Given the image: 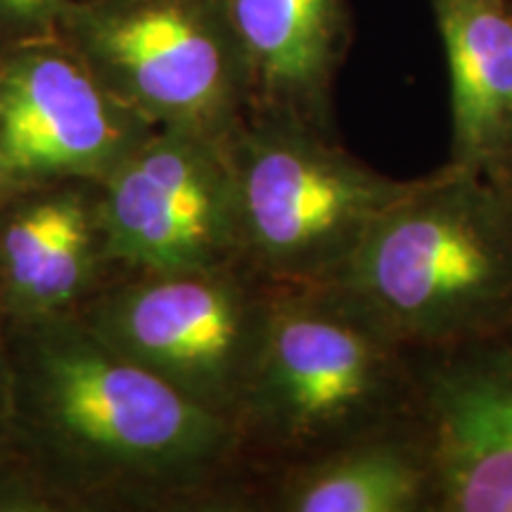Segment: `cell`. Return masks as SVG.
<instances>
[{
  "label": "cell",
  "mask_w": 512,
  "mask_h": 512,
  "mask_svg": "<svg viewBox=\"0 0 512 512\" xmlns=\"http://www.w3.org/2000/svg\"><path fill=\"white\" fill-rule=\"evenodd\" d=\"M15 427L88 484H181L219 463L233 422L107 347L83 320L22 323Z\"/></svg>",
  "instance_id": "obj_1"
},
{
  "label": "cell",
  "mask_w": 512,
  "mask_h": 512,
  "mask_svg": "<svg viewBox=\"0 0 512 512\" xmlns=\"http://www.w3.org/2000/svg\"><path fill=\"white\" fill-rule=\"evenodd\" d=\"M332 290L389 339L458 342L512 318V195L446 166L384 211Z\"/></svg>",
  "instance_id": "obj_2"
},
{
  "label": "cell",
  "mask_w": 512,
  "mask_h": 512,
  "mask_svg": "<svg viewBox=\"0 0 512 512\" xmlns=\"http://www.w3.org/2000/svg\"><path fill=\"white\" fill-rule=\"evenodd\" d=\"M55 36L145 124L230 140L247 79L223 0H69Z\"/></svg>",
  "instance_id": "obj_3"
},
{
  "label": "cell",
  "mask_w": 512,
  "mask_h": 512,
  "mask_svg": "<svg viewBox=\"0 0 512 512\" xmlns=\"http://www.w3.org/2000/svg\"><path fill=\"white\" fill-rule=\"evenodd\" d=\"M242 254L287 283H335L370 228L418 181L375 174L320 128L254 119L228 140Z\"/></svg>",
  "instance_id": "obj_4"
},
{
  "label": "cell",
  "mask_w": 512,
  "mask_h": 512,
  "mask_svg": "<svg viewBox=\"0 0 512 512\" xmlns=\"http://www.w3.org/2000/svg\"><path fill=\"white\" fill-rule=\"evenodd\" d=\"M102 181V256L147 273L223 268L242 254L228 140L155 126Z\"/></svg>",
  "instance_id": "obj_5"
},
{
  "label": "cell",
  "mask_w": 512,
  "mask_h": 512,
  "mask_svg": "<svg viewBox=\"0 0 512 512\" xmlns=\"http://www.w3.org/2000/svg\"><path fill=\"white\" fill-rule=\"evenodd\" d=\"M268 313L223 266L150 273L81 320L117 354L230 418L245 408Z\"/></svg>",
  "instance_id": "obj_6"
},
{
  "label": "cell",
  "mask_w": 512,
  "mask_h": 512,
  "mask_svg": "<svg viewBox=\"0 0 512 512\" xmlns=\"http://www.w3.org/2000/svg\"><path fill=\"white\" fill-rule=\"evenodd\" d=\"M389 342L394 339L344 294L337 304L297 302L273 309L245 408L287 441L325 437L380 399Z\"/></svg>",
  "instance_id": "obj_7"
},
{
  "label": "cell",
  "mask_w": 512,
  "mask_h": 512,
  "mask_svg": "<svg viewBox=\"0 0 512 512\" xmlns=\"http://www.w3.org/2000/svg\"><path fill=\"white\" fill-rule=\"evenodd\" d=\"M102 88L60 38L0 55V171L5 181L105 178L150 131Z\"/></svg>",
  "instance_id": "obj_8"
},
{
  "label": "cell",
  "mask_w": 512,
  "mask_h": 512,
  "mask_svg": "<svg viewBox=\"0 0 512 512\" xmlns=\"http://www.w3.org/2000/svg\"><path fill=\"white\" fill-rule=\"evenodd\" d=\"M254 119L320 128L347 46L344 0H223Z\"/></svg>",
  "instance_id": "obj_9"
},
{
  "label": "cell",
  "mask_w": 512,
  "mask_h": 512,
  "mask_svg": "<svg viewBox=\"0 0 512 512\" xmlns=\"http://www.w3.org/2000/svg\"><path fill=\"white\" fill-rule=\"evenodd\" d=\"M430 413L441 508L512 512V363H460L439 373Z\"/></svg>",
  "instance_id": "obj_10"
},
{
  "label": "cell",
  "mask_w": 512,
  "mask_h": 512,
  "mask_svg": "<svg viewBox=\"0 0 512 512\" xmlns=\"http://www.w3.org/2000/svg\"><path fill=\"white\" fill-rule=\"evenodd\" d=\"M451 81V166L498 178L512 136V0H430Z\"/></svg>",
  "instance_id": "obj_11"
},
{
  "label": "cell",
  "mask_w": 512,
  "mask_h": 512,
  "mask_svg": "<svg viewBox=\"0 0 512 512\" xmlns=\"http://www.w3.org/2000/svg\"><path fill=\"white\" fill-rule=\"evenodd\" d=\"M102 256L98 204L79 190L22 202L0 228V299L17 323L64 316Z\"/></svg>",
  "instance_id": "obj_12"
},
{
  "label": "cell",
  "mask_w": 512,
  "mask_h": 512,
  "mask_svg": "<svg viewBox=\"0 0 512 512\" xmlns=\"http://www.w3.org/2000/svg\"><path fill=\"white\" fill-rule=\"evenodd\" d=\"M432 472L411 453L373 444L337 453L292 486L297 512H408L425 503Z\"/></svg>",
  "instance_id": "obj_13"
},
{
  "label": "cell",
  "mask_w": 512,
  "mask_h": 512,
  "mask_svg": "<svg viewBox=\"0 0 512 512\" xmlns=\"http://www.w3.org/2000/svg\"><path fill=\"white\" fill-rule=\"evenodd\" d=\"M69 0H0V36L10 46L53 38Z\"/></svg>",
  "instance_id": "obj_14"
},
{
  "label": "cell",
  "mask_w": 512,
  "mask_h": 512,
  "mask_svg": "<svg viewBox=\"0 0 512 512\" xmlns=\"http://www.w3.org/2000/svg\"><path fill=\"white\" fill-rule=\"evenodd\" d=\"M15 432V406H12V377L8 358L0 356V446Z\"/></svg>",
  "instance_id": "obj_15"
},
{
  "label": "cell",
  "mask_w": 512,
  "mask_h": 512,
  "mask_svg": "<svg viewBox=\"0 0 512 512\" xmlns=\"http://www.w3.org/2000/svg\"><path fill=\"white\" fill-rule=\"evenodd\" d=\"M496 181L503 183L505 188L510 190V195H512V136H510V143H508V152H505L501 174H498Z\"/></svg>",
  "instance_id": "obj_16"
},
{
  "label": "cell",
  "mask_w": 512,
  "mask_h": 512,
  "mask_svg": "<svg viewBox=\"0 0 512 512\" xmlns=\"http://www.w3.org/2000/svg\"><path fill=\"white\" fill-rule=\"evenodd\" d=\"M0 181H5V178H3V171H0Z\"/></svg>",
  "instance_id": "obj_17"
}]
</instances>
